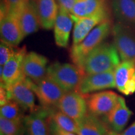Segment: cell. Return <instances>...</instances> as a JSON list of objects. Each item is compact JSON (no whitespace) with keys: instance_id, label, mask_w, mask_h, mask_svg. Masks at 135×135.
I'll return each instance as SVG.
<instances>
[{"instance_id":"d6986e66","label":"cell","mask_w":135,"mask_h":135,"mask_svg":"<svg viewBox=\"0 0 135 135\" xmlns=\"http://www.w3.org/2000/svg\"><path fill=\"white\" fill-rule=\"evenodd\" d=\"M111 130L105 121L88 112L78 123L77 135H108Z\"/></svg>"},{"instance_id":"6da1fadb","label":"cell","mask_w":135,"mask_h":135,"mask_svg":"<svg viewBox=\"0 0 135 135\" xmlns=\"http://www.w3.org/2000/svg\"><path fill=\"white\" fill-rule=\"evenodd\" d=\"M114 44L102 43L94 48L79 66L84 75L113 71L120 62Z\"/></svg>"},{"instance_id":"d6a6232c","label":"cell","mask_w":135,"mask_h":135,"mask_svg":"<svg viewBox=\"0 0 135 135\" xmlns=\"http://www.w3.org/2000/svg\"><path fill=\"white\" fill-rule=\"evenodd\" d=\"M0 135H4V134H0Z\"/></svg>"},{"instance_id":"f1b7e54d","label":"cell","mask_w":135,"mask_h":135,"mask_svg":"<svg viewBox=\"0 0 135 135\" xmlns=\"http://www.w3.org/2000/svg\"><path fill=\"white\" fill-rule=\"evenodd\" d=\"M76 0H58L59 5L63 7L71 13Z\"/></svg>"},{"instance_id":"277c9868","label":"cell","mask_w":135,"mask_h":135,"mask_svg":"<svg viewBox=\"0 0 135 135\" xmlns=\"http://www.w3.org/2000/svg\"><path fill=\"white\" fill-rule=\"evenodd\" d=\"M31 88L43 108H55L66 91L48 76L38 83L31 81Z\"/></svg>"},{"instance_id":"9c48e42d","label":"cell","mask_w":135,"mask_h":135,"mask_svg":"<svg viewBox=\"0 0 135 135\" xmlns=\"http://www.w3.org/2000/svg\"><path fill=\"white\" fill-rule=\"evenodd\" d=\"M114 88H116L114 70L85 75L76 91L85 95L94 91Z\"/></svg>"},{"instance_id":"484cf974","label":"cell","mask_w":135,"mask_h":135,"mask_svg":"<svg viewBox=\"0 0 135 135\" xmlns=\"http://www.w3.org/2000/svg\"><path fill=\"white\" fill-rule=\"evenodd\" d=\"M26 1L27 0H1V18L6 15L9 11L18 12Z\"/></svg>"},{"instance_id":"4dcf8cb0","label":"cell","mask_w":135,"mask_h":135,"mask_svg":"<svg viewBox=\"0 0 135 135\" xmlns=\"http://www.w3.org/2000/svg\"><path fill=\"white\" fill-rule=\"evenodd\" d=\"M118 135H135V122L123 133H118Z\"/></svg>"},{"instance_id":"f546056e","label":"cell","mask_w":135,"mask_h":135,"mask_svg":"<svg viewBox=\"0 0 135 135\" xmlns=\"http://www.w3.org/2000/svg\"><path fill=\"white\" fill-rule=\"evenodd\" d=\"M9 95H8V91L6 89V87L4 85L1 84L0 87V101H1V105L4 104L9 100Z\"/></svg>"},{"instance_id":"5b68a950","label":"cell","mask_w":135,"mask_h":135,"mask_svg":"<svg viewBox=\"0 0 135 135\" xmlns=\"http://www.w3.org/2000/svg\"><path fill=\"white\" fill-rule=\"evenodd\" d=\"M114 45L121 60L135 62V33L129 26L116 23L112 29Z\"/></svg>"},{"instance_id":"cb8c5ba5","label":"cell","mask_w":135,"mask_h":135,"mask_svg":"<svg viewBox=\"0 0 135 135\" xmlns=\"http://www.w3.org/2000/svg\"><path fill=\"white\" fill-rule=\"evenodd\" d=\"M21 106L13 99H9L4 104L1 105L0 114L6 119L16 121L18 123H23V113Z\"/></svg>"},{"instance_id":"1f68e13d","label":"cell","mask_w":135,"mask_h":135,"mask_svg":"<svg viewBox=\"0 0 135 135\" xmlns=\"http://www.w3.org/2000/svg\"><path fill=\"white\" fill-rule=\"evenodd\" d=\"M108 135H118V133L114 132V131H111Z\"/></svg>"},{"instance_id":"44dd1931","label":"cell","mask_w":135,"mask_h":135,"mask_svg":"<svg viewBox=\"0 0 135 135\" xmlns=\"http://www.w3.org/2000/svg\"><path fill=\"white\" fill-rule=\"evenodd\" d=\"M111 5L119 23L135 26V0H112Z\"/></svg>"},{"instance_id":"30bf717a","label":"cell","mask_w":135,"mask_h":135,"mask_svg":"<svg viewBox=\"0 0 135 135\" xmlns=\"http://www.w3.org/2000/svg\"><path fill=\"white\" fill-rule=\"evenodd\" d=\"M1 40L11 46H16L25 38L18 16V12L9 11L1 18Z\"/></svg>"},{"instance_id":"ac0fdd59","label":"cell","mask_w":135,"mask_h":135,"mask_svg":"<svg viewBox=\"0 0 135 135\" xmlns=\"http://www.w3.org/2000/svg\"><path fill=\"white\" fill-rule=\"evenodd\" d=\"M73 22L70 13L60 6L58 16L53 28L55 42L58 46L62 48L67 46Z\"/></svg>"},{"instance_id":"d4e9b609","label":"cell","mask_w":135,"mask_h":135,"mask_svg":"<svg viewBox=\"0 0 135 135\" xmlns=\"http://www.w3.org/2000/svg\"><path fill=\"white\" fill-rule=\"evenodd\" d=\"M25 132L23 123L9 120L0 116V134L4 135H23Z\"/></svg>"},{"instance_id":"7402d4cb","label":"cell","mask_w":135,"mask_h":135,"mask_svg":"<svg viewBox=\"0 0 135 135\" xmlns=\"http://www.w3.org/2000/svg\"><path fill=\"white\" fill-rule=\"evenodd\" d=\"M105 6V0H76L70 15L73 20L91 15Z\"/></svg>"},{"instance_id":"7c38bea8","label":"cell","mask_w":135,"mask_h":135,"mask_svg":"<svg viewBox=\"0 0 135 135\" xmlns=\"http://www.w3.org/2000/svg\"><path fill=\"white\" fill-rule=\"evenodd\" d=\"M119 97L110 91L93 94L86 99L88 112L97 116L106 115L117 104Z\"/></svg>"},{"instance_id":"3957f363","label":"cell","mask_w":135,"mask_h":135,"mask_svg":"<svg viewBox=\"0 0 135 135\" xmlns=\"http://www.w3.org/2000/svg\"><path fill=\"white\" fill-rule=\"evenodd\" d=\"M47 76L68 92L76 90L84 74L77 65L56 62L48 67Z\"/></svg>"},{"instance_id":"2e32d148","label":"cell","mask_w":135,"mask_h":135,"mask_svg":"<svg viewBox=\"0 0 135 135\" xmlns=\"http://www.w3.org/2000/svg\"><path fill=\"white\" fill-rule=\"evenodd\" d=\"M132 114V111L126 105L125 99L119 97L117 104L105 115L104 120L111 131L119 133L125 128Z\"/></svg>"},{"instance_id":"ffe728a7","label":"cell","mask_w":135,"mask_h":135,"mask_svg":"<svg viewBox=\"0 0 135 135\" xmlns=\"http://www.w3.org/2000/svg\"><path fill=\"white\" fill-rule=\"evenodd\" d=\"M40 26L45 30L54 28L60 5L56 0H35Z\"/></svg>"},{"instance_id":"4316f807","label":"cell","mask_w":135,"mask_h":135,"mask_svg":"<svg viewBox=\"0 0 135 135\" xmlns=\"http://www.w3.org/2000/svg\"><path fill=\"white\" fill-rule=\"evenodd\" d=\"M15 50L14 46L1 41L0 44V65L4 66L12 56Z\"/></svg>"},{"instance_id":"83f0119b","label":"cell","mask_w":135,"mask_h":135,"mask_svg":"<svg viewBox=\"0 0 135 135\" xmlns=\"http://www.w3.org/2000/svg\"><path fill=\"white\" fill-rule=\"evenodd\" d=\"M49 133L50 135H77L75 133L67 131L59 128L53 121L48 119Z\"/></svg>"},{"instance_id":"5bb4252c","label":"cell","mask_w":135,"mask_h":135,"mask_svg":"<svg viewBox=\"0 0 135 135\" xmlns=\"http://www.w3.org/2000/svg\"><path fill=\"white\" fill-rule=\"evenodd\" d=\"M48 59L44 56L31 51L25 56L23 63V71L25 76L38 83L47 75Z\"/></svg>"},{"instance_id":"8992f818","label":"cell","mask_w":135,"mask_h":135,"mask_svg":"<svg viewBox=\"0 0 135 135\" xmlns=\"http://www.w3.org/2000/svg\"><path fill=\"white\" fill-rule=\"evenodd\" d=\"M56 108L77 123L88 112L86 100L83 94L76 90L66 92Z\"/></svg>"},{"instance_id":"4fadbf2b","label":"cell","mask_w":135,"mask_h":135,"mask_svg":"<svg viewBox=\"0 0 135 135\" xmlns=\"http://www.w3.org/2000/svg\"><path fill=\"white\" fill-rule=\"evenodd\" d=\"M116 88L125 95L135 93V62L123 61L114 70Z\"/></svg>"},{"instance_id":"7a4b0ae2","label":"cell","mask_w":135,"mask_h":135,"mask_svg":"<svg viewBox=\"0 0 135 135\" xmlns=\"http://www.w3.org/2000/svg\"><path fill=\"white\" fill-rule=\"evenodd\" d=\"M111 30V22L106 20L96 26L81 43L73 46L70 57L74 64L79 66L84 58L107 38Z\"/></svg>"},{"instance_id":"e0dca14e","label":"cell","mask_w":135,"mask_h":135,"mask_svg":"<svg viewBox=\"0 0 135 135\" xmlns=\"http://www.w3.org/2000/svg\"><path fill=\"white\" fill-rule=\"evenodd\" d=\"M18 16L25 37L36 32L41 26L35 0H27L18 11Z\"/></svg>"},{"instance_id":"ba28073f","label":"cell","mask_w":135,"mask_h":135,"mask_svg":"<svg viewBox=\"0 0 135 135\" xmlns=\"http://www.w3.org/2000/svg\"><path fill=\"white\" fill-rule=\"evenodd\" d=\"M108 9L106 6L98 10L91 15L73 20V43L75 46L81 43L93 30L101 23L109 20Z\"/></svg>"},{"instance_id":"8fae6325","label":"cell","mask_w":135,"mask_h":135,"mask_svg":"<svg viewBox=\"0 0 135 135\" xmlns=\"http://www.w3.org/2000/svg\"><path fill=\"white\" fill-rule=\"evenodd\" d=\"M27 54L26 47L16 49L12 56L3 66L1 84L9 86L25 77L23 71V63Z\"/></svg>"},{"instance_id":"52a82bcc","label":"cell","mask_w":135,"mask_h":135,"mask_svg":"<svg viewBox=\"0 0 135 135\" xmlns=\"http://www.w3.org/2000/svg\"><path fill=\"white\" fill-rule=\"evenodd\" d=\"M31 81L30 79L25 76L18 81L5 86L8 91L9 99L16 101L21 108L33 112L38 108L35 105Z\"/></svg>"},{"instance_id":"9a60e30c","label":"cell","mask_w":135,"mask_h":135,"mask_svg":"<svg viewBox=\"0 0 135 135\" xmlns=\"http://www.w3.org/2000/svg\"><path fill=\"white\" fill-rule=\"evenodd\" d=\"M49 109H37L23 119L26 135H50L48 125Z\"/></svg>"},{"instance_id":"603a6c76","label":"cell","mask_w":135,"mask_h":135,"mask_svg":"<svg viewBox=\"0 0 135 135\" xmlns=\"http://www.w3.org/2000/svg\"><path fill=\"white\" fill-rule=\"evenodd\" d=\"M48 119L53 121L59 128L76 134L78 123L57 108L49 109Z\"/></svg>"}]
</instances>
